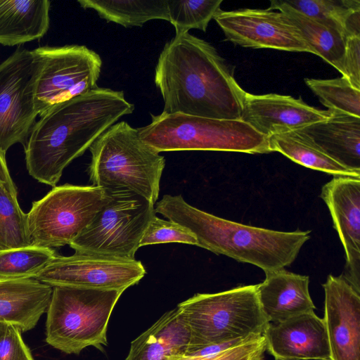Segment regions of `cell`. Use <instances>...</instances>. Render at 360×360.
I'll list each match as a JSON object with an SVG mask.
<instances>
[{
	"label": "cell",
	"mask_w": 360,
	"mask_h": 360,
	"mask_svg": "<svg viewBox=\"0 0 360 360\" xmlns=\"http://www.w3.org/2000/svg\"><path fill=\"white\" fill-rule=\"evenodd\" d=\"M166 113L240 120L245 92L233 68L209 42L188 32L176 34L155 70Z\"/></svg>",
	"instance_id": "cell-1"
},
{
	"label": "cell",
	"mask_w": 360,
	"mask_h": 360,
	"mask_svg": "<svg viewBox=\"0 0 360 360\" xmlns=\"http://www.w3.org/2000/svg\"><path fill=\"white\" fill-rule=\"evenodd\" d=\"M134 110V104L125 99L122 91L101 87L53 106L36 122L24 147L29 174L56 186L72 160Z\"/></svg>",
	"instance_id": "cell-2"
},
{
	"label": "cell",
	"mask_w": 360,
	"mask_h": 360,
	"mask_svg": "<svg viewBox=\"0 0 360 360\" xmlns=\"http://www.w3.org/2000/svg\"><path fill=\"white\" fill-rule=\"evenodd\" d=\"M155 205L156 213L190 230L198 246L264 273L290 266L310 238V231H280L222 219L189 205L181 195H164Z\"/></svg>",
	"instance_id": "cell-3"
},
{
	"label": "cell",
	"mask_w": 360,
	"mask_h": 360,
	"mask_svg": "<svg viewBox=\"0 0 360 360\" xmlns=\"http://www.w3.org/2000/svg\"><path fill=\"white\" fill-rule=\"evenodd\" d=\"M89 149L92 186L108 193H133L156 203L165 158L141 139L137 129L125 121L116 122Z\"/></svg>",
	"instance_id": "cell-4"
},
{
	"label": "cell",
	"mask_w": 360,
	"mask_h": 360,
	"mask_svg": "<svg viewBox=\"0 0 360 360\" xmlns=\"http://www.w3.org/2000/svg\"><path fill=\"white\" fill-rule=\"evenodd\" d=\"M176 308L190 334L185 354L262 335L269 323L261 309L257 285H240L216 293H198Z\"/></svg>",
	"instance_id": "cell-5"
},
{
	"label": "cell",
	"mask_w": 360,
	"mask_h": 360,
	"mask_svg": "<svg viewBox=\"0 0 360 360\" xmlns=\"http://www.w3.org/2000/svg\"><path fill=\"white\" fill-rule=\"evenodd\" d=\"M138 129L141 139L158 152L216 150L271 153L269 138L242 120L214 119L181 113L150 114Z\"/></svg>",
	"instance_id": "cell-6"
},
{
	"label": "cell",
	"mask_w": 360,
	"mask_h": 360,
	"mask_svg": "<svg viewBox=\"0 0 360 360\" xmlns=\"http://www.w3.org/2000/svg\"><path fill=\"white\" fill-rule=\"evenodd\" d=\"M123 290L53 287L47 308L46 342L64 353L79 354L89 346L107 345V328Z\"/></svg>",
	"instance_id": "cell-7"
},
{
	"label": "cell",
	"mask_w": 360,
	"mask_h": 360,
	"mask_svg": "<svg viewBox=\"0 0 360 360\" xmlns=\"http://www.w3.org/2000/svg\"><path fill=\"white\" fill-rule=\"evenodd\" d=\"M108 195L107 202L69 245L81 253L134 259L148 225L156 216L155 205L130 192Z\"/></svg>",
	"instance_id": "cell-8"
},
{
	"label": "cell",
	"mask_w": 360,
	"mask_h": 360,
	"mask_svg": "<svg viewBox=\"0 0 360 360\" xmlns=\"http://www.w3.org/2000/svg\"><path fill=\"white\" fill-rule=\"evenodd\" d=\"M109 199L94 186L64 184L33 202L27 215L31 245L53 248L70 245Z\"/></svg>",
	"instance_id": "cell-9"
},
{
	"label": "cell",
	"mask_w": 360,
	"mask_h": 360,
	"mask_svg": "<svg viewBox=\"0 0 360 360\" xmlns=\"http://www.w3.org/2000/svg\"><path fill=\"white\" fill-rule=\"evenodd\" d=\"M32 51L38 61L34 103L39 117L53 106L98 87L102 60L86 46H45Z\"/></svg>",
	"instance_id": "cell-10"
},
{
	"label": "cell",
	"mask_w": 360,
	"mask_h": 360,
	"mask_svg": "<svg viewBox=\"0 0 360 360\" xmlns=\"http://www.w3.org/2000/svg\"><path fill=\"white\" fill-rule=\"evenodd\" d=\"M38 61L32 52L16 49L0 64V149L25 146L38 116L34 103Z\"/></svg>",
	"instance_id": "cell-11"
},
{
	"label": "cell",
	"mask_w": 360,
	"mask_h": 360,
	"mask_svg": "<svg viewBox=\"0 0 360 360\" xmlns=\"http://www.w3.org/2000/svg\"><path fill=\"white\" fill-rule=\"evenodd\" d=\"M146 273L140 261L75 252L56 255L34 279L51 287L120 290L138 283Z\"/></svg>",
	"instance_id": "cell-12"
},
{
	"label": "cell",
	"mask_w": 360,
	"mask_h": 360,
	"mask_svg": "<svg viewBox=\"0 0 360 360\" xmlns=\"http://www.w3.org/2000/svg\"><path fill=\"white\" fill-rule=\"evenodd\" d=\"M214 19L226 40L234 44L313 53L297 27L282 12L269 8L219 10Z\"/></svg>",
	"instance_id": "cell-13"
},
{
	"label": "cell",
	"mask_w": 360,
	"mask_h": 360,
	"mask_svg": "<svg viewBox=\"0 0 360 360\" xmlns=\"http://www.w3.org/2000/svg\"><path fill=\"white\" fill-rule=\"evenodd\" d=\"M320 197L345 251L341 276L360 293V176H334L323 186Z\"/></svg>",
	"instance_id": "cell-14"
},
{
	"label": "cell",
	"mask_w": 360,
	"mask_h": 360,
	"mask_svg": "<svg viewBox=\"0 0 360 360\" xmlns=\"http://www.w3.org/2000/svg\"><path fill=\"white\" fill-rule=\"evenodd\" d=\"M322 286L330 360H360V293L341 275H328Z\"/></svg>",
	"instance_id": "cell-15"
},
{
	"label": "cell",
	"mask_w": 360,
	"mask_h": 360,
	"mask_svg": "<svg viewBox=\"0 0 360 360\" xmlns=\"http://www.w3.org/2000/svg\"><path fill=\"white\" fill-rule=\"evenodd\" d=\"M329 110L307 104L301 97L245 92L240 120L268 137L301 129L328 119Z\"/></svg>",
	"instance_id": "cell-16"
},
{
	"label": "cell",
	"mask_w": 360,
	"mask_h": 360,
	"mask_svg": "<svg viewBox=\"0 0 360 360\" xmlns=\"http://www.w3.org/2000/svg\"><path fill=\"white\" fill-rule=\"evenodd\" d=\"M263 335L276 360H330L324 321L314 311L269 323Z\"/></svg>",
	"instance_id": "cell-17"
},
{
	"label": "cell",
	"mask_w": 360,
	"mask_h": 360,
	"mask_svg": "<svg viewBox=\"0 0 360 360\" xmlns=\"http://www.w3.org/2000/svg\"><path fill=\"white\" fill-rule=\"evenodd\" d=\"M265 276L264 281L257 284V291L261 309L269 323L315 309L309 291V276L285 269L265 273Z\"/></svg>",
	"instance_id": "cell-18"
},
{
	"label": "cell",
	"mask_w": 360,
	"mask_h": 360,
	"mask_svg": "<svg viewBox=\"0 0 360 360\" xmlns=\"http://www.w3.org/2000/svg\"><path fill=\"white\" fill-rule=\"evenodd\" d=\"M52 291L34 278L0 279V325H13L22 333L34 328L46 312Z\"/></svg>",
	"instance_id": "cell-19"
},
{
	"label": "cell",
	"mask_w": 360,
	"mask_h": 360,
	"mask_svg": "<svg viewBox=\"0 0 360 360\" xmlns=\"http://www.w3.org/2000/svg\"><path fill=\"white\" fill-rule=\"evenodd\" d=\"M299 131L339 163L360 173V117L330 111L328 119Z\"/></svg>",
	"instance_id": "cell-20"
},
{
	"label": "cell",
	"mask_w": 360,
	"mask_h": 360,
	"mask_svg": "<svg viewBox=\"0 0 360 360\" xmlns=\"http://www.w3.org/2000/svg\"><path fill=\"white\" fill-rule=\"evenodd\" d=\"M49 0H0V44L13 46L41 38L50 25Z\"/></svg>",
	"instance_id": "cell-21"
},
{
	"label": "cell",
	"mask_w": 360,
	"mask_h": 360,
	"mask_svg": "<svg viewBox=\"0 0 360 360\" xmlns=\"http://www.w3.org/2000/svg\"><path fill=\"white\" fill-rule=\"evenodd\" d=\"M189 342L188 329L176 307L131 342L126 360H166L185 354Z\"/></svg>",
	"instance_id": "cell-22"
},
{
	"label": "cell",
	"mask_w": 360,
	"mask_h": 360,
	"mask_svg": "<svg viewBox=\"0 0 360 360\" xmlns=\"http://www.w3.org/2000/svg\"><path fill=\"white\" fill-rule=\"evenodd\" d=\"M268 8L283 13L297 27L313 53L342 73L346 37L339 23L308 17L277 0L271 1Z\"/></svg>",
	"instance_id": "cell-23"
},
{
	"label": "cell",
	"mask_w": 360,
	"mask_h": 360,
	"mask_svg": "<svg viewBox=\"0 0 360 360\" xmlns=\"http://www.w3.org/2000/svg\"><path fill=\"white\" fill-rule=\"evenodd\" d=\"M269 138L271 152H279L304 167L333 176H360V173L347 168L330 157L299 130L275 134Z\"/></svg>",
	"instance_id": "cell-24"
},
{
	"label": "cell",
	"mask_w": 360,
	"mask_h": 360,
	"mask_svg": "<svg viewBox=\"0 0 360 360\" xmlns=\"http://www.w3.org/2000/svg\"><path fill=\"white\" fill-rule=\"evenodd\" d=\"M83 8L94 10L100 18L124 27H141L152 20H169L167 0H79Z\"/></svg>",
	"instance_id": "cell-25"
},
{
	"label": "cell",
	"mask_w": 360,
	"mask_h": 360,
	"mask_svg": "<svg viewBox=\"0 0 360 360\" xmlns=\"http://www.w3.org/2000/svg\"><path fill=\"white\" fill-rule=\"evenodd\" d=\"M56 255L52 248L35 245L0 250V279L34 278Z\"/></svg>",
	"instance_id": "cell-26"
},
{
	"label": "cell",
	"mask_w": 360,
	"mask_h": 360,
	"mask_svg": "<svg viewBox=\"0 0 360 360\" xmlns=\"http://www.w3.org/2000/svg\"><path fill=\"white\" fill-rule=\"evenodd\" d=\"M305 84L328 110L360 117V90L345 77L304 79Z\"/></svg>",
	"instance_id": "cell-27"
},
{
	"label": "cell",
	"mask_w": 360,
	"mask_h": 360,
	"mask_svg": "<svg viewBox=\"0 0 360 360\" xmlns=\"http://www.w3.org/2000/svg\"><path fill=\"white\" fill-rule=\"evenodd\" d=\"M29 245L27 215L21 210L18 198L0 184V250Z\"/></svg>",
	"instance_id": "cell-28"
},
{
	"label": "cell",
	"mask_w": 360,
	"mask_h": 360,
	"mask_svg": "<svg viewBox=\"0 0 360 360\" xmlns=\"http://www.w3.org/2000/svg\"><path fill=\"white\" fill-rule=\"evenodd\" d=\"M222 0H167L169 22L176 34L191 29L206 32L210 20L221 10Z\"/></svg>",
	"instance_id": "cell-29"
},
{
	"label": "cell",
	"mask_w": 360,
	"mask_h": 360,
	"mask_svg": "<svg viewBox=\"0 0 360 360\" xmlns=\"http://www.w3.org/2000/svg\"><path fill=\"white\" fill-rule=\"evenodd\" d=\"M281 3L308 17L339 23L352 11L360 9L359 0H287ZM343 30V29H342Z\"/></svg>",
	"instance_id": "cell-30"
},
{
	"label": "cell",
	"mask_w": 360,
	"mask_h": 360,
	"mask_svg": "<svg viewBox=\"0 0 360 360\" xmlns=\"http://www.w3.org/2000/svg\"><path fill=\"white\" fill-rule=\"evenodd\" d=\"M167 243H180L198 246L197 238L187 228L155 216L148 225L141 238L140 247Z\"/></svg>",
	"instance_id": "cell-31"
},
{
	"label": "cell",
	"mask_w": 360,
	"mask_h": 360,
	"mask_svg": "<svg viewBox=\"0 0 360 360\" xmlns=\"http://www.w3.org/2000/svg\"><path fill=\"white\" fill-rule=\"evenodd\" d=\"M265 351V339L262 335L214 354L204 356L181 354L171 356L166 360H263Z\"/></svg>",
	"instance_id": "cell-32"
},
{
	"label": "cell",
	"mask_w": 360,
	"mask_h": 360,
	"mask_svg": "<svg viewBox=\"0 0 360 360\" xmlns=\"http://www.w3.org/2000/svg\"><path fill=\"white\" fill-rule=\"evenodd\" d=\"M21 330L11 324L0 329V360H34L25 343Z\"/></svg>",
	"instance_id": "cell-33"
},
{
	"label": "cell",
	"mask_w": 360,
	"mask_h": 360,
	"mask_svg": "<svg viewBox=\"0 0 360 360\" xmlns=\"http://www.w3.org/2000/svg\"><path fill=\"white\" fill-rule=\"evenodd\" d=\"M342 75L360 90V37L346 39Z\"/></svg>",
	"instance_id": "cell-34"
},
{
	"label": "cell",
	"mask_w": 360,
	"mask_h": 360,
	"mask_svg": "<svg viewBox=\"0 0 360 360\" xmlns=\"http://www.w3.org/2000/svg\"><path fill=\"white\" fill-rule=\"evenodd\" d=\"M344 34L347 38L360 37V9L350 12L342 25Z\"/></svg>",
	"instance_id": "cell-35"
},
{
	"label": "cell",
	"mask_w": 360,
	"mask_h": 360,
	"mask_svg": "<svg viewBox=\"0 0 360 360\" xmlns=\"http://www.w3.org/2000/svg\"><path fill=\"white\" fill-rule=\"evenodd\" d=\"M0 184L18 198L17 188L11 178L6 160V154L0 149Z\"/></svg>",
	"instance_id": "cell-36"
},
{
	"label": "cell",
	"mask_w": 360,
	"mask_h": 360,
	"mask_svg": "<svg viewBox=\"0 0 360 360\" xmlns=\"http://www.w3.org/2000/svg\"><path fill=\"white\" fill-rule=\"evenodd\" d=\"M1 326H2V325H0V329H1Z\"/></svg>",
	"instance_id": "cell-37"
}]
</instances>
